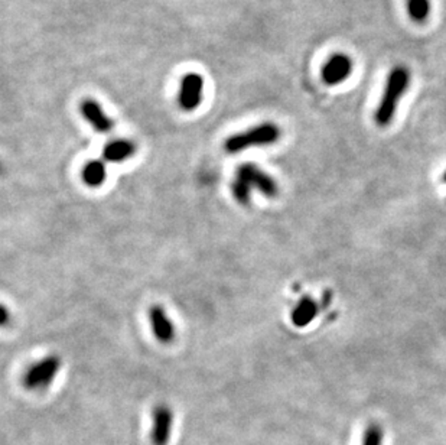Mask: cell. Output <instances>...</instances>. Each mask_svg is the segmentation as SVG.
<instances>
[{
	"label": "cell",
	"mask_w": 446,
	"mask_h": 445,
	"mask_svg": "<svg viewBox=\"0 0 446 445\" xmlns=\"http://www.w3.org/2000/svg\"><path fill=\"white\" fill-rule=\"evenodd\" d=\"M59 369L61 359L58 355H47L27 370L24 376V386L28 390H45L57 377Z\"/></svg>",
	"instance_id": "3"
},
{
	"label": "cell",
	"mask_w": 446,
	"mask_h": 445,
	"mask_svg": "<svg viewBox=\"0 0 446 445\" xmlns=\"http://www.w3.org/2000/svg\"><path fill=\"white\" fill-rule=\"evenodd\" d=\"M82 181L92 188H97L106 183L107 167L101 160H93L87 162L82 168Z\"/></svg>",
	"instance_id": "12"
},
{
	"label": "cell",
	"mask_w": 446,
	"mask_h": 445,
	"mask_svg": "<svg viewBox=\"0 0 446 445\" xmlns=\"http://www.w3.org/2000/svg\"><path fill=\"white\" fill-rule=\"evenodd\" d=\"M204 96V78L198 73H188L181 78L178 103L185 111H194L199 107Z\"/></svg>",
	"instance_id": "5"
},
{
	"label": "cell",
	"mask_w": 446,
	"mask_h": 445,
	"mask_svg": "<svg viewBox=\"0 0 446 445\" xmlns=\"http://www.w3.org/2000/svg\"><path fill=\"white\" fill-rule=\"evenodd\" d=\"M442 180H443V183H446V171L443 172V176H442Z\"/></svg>",
	"instance_id": "17"
},
{
	"label": "cell",
	"mask_w": 446,
	"mask_h": 445,
	"mask_svg": "<svg viewBox=\"0 0 446 445\" xmlns=\"http://www.w3.org/2000/svg\"><path fill=\"white\" fill-rule=\"evenodd\" d=\"M80 110H81V115L84 116V119L94 127L96 132L108 133V132H111V129L115 127L113 119H111L106 113L103 107L100 106V103L96 100L85 99L81 103Z\"/></svg>",
	"instance_id": "9"
},
{
	"label": "cell",
	"mask_w": 446,
	"mask_h": 445,
	"mask_svg": "<svg viewBox=\"0 0 446 445\" xmlns=\"http://www.w3.org/2000/svg\"><path fill=\"white\" fill-rule=\"evenodd\" d=\"M352 73V59L345 54H333L328 58L321 70L322 81L326 85L336 87L350 78Z\"/></svg>",
	"instance_id": "6"
},
{
	"label": "cell",
	"mask_w": 446,
	"mask_h": 445,
	"mask_svg": "<svg viewBox=\"0 0 446 445\" xmlns=\"http://www.w3.org/2000/svg\"><path fill=\"white\" fill-rule=\"evenodd\" d=\"M236 176L240 178V180H243V181H246L252 187V190L253 188L257 190L264 197L273 198L279 192V185L273 180V176H271L269 174L260 169L256 164H250V162L241 164L237 168Z\"/></svg>",
	"instance_id": "4"
},
{
	"label": "cell",
	"mask_w": 446,
	"mask_h": 445,
	"mask_svg": "<svg viewBox=\"0 0 446 445\" xmlns=\"http://www.w3.org/2000/svg\"><path fill=\"white\" fill-rule=\"evenodd\" d=\"M383 430L380 425L371 424L367 427L364 437H363V445H383Z\"/></svg>",
	"instance_id": "15"
},
{
	"label": "cell",
	"mask_w": 446,
	"mask_h": 445,
	"mask_svg": "<svg viewBox=\"0 0 446 445\" xmlns=\"http://www.w3.org/2000/svg\"><path fill=\"white\" fill-rule=\"evenodd\" d=\"M280 127L272 122L260 123L247 130L236 133L224 142V149L227 153H238L250 148L271 146L280 139Z\"/></svg>",
	"instance_id": "2"
},
{
	"label": "cell",
	"mask_w": 446,
	"mask_h": 445,
	"mask_svg": "<svg viewBox=\"0 0 446 445\" xmlns=\"http://www.w3.org/2000/svg\"><path fill=\"white\" fill-rule=\"evenodd\" d=\"M431 8V0H408V13L415 24H425Z\"/></svg>",
	"instance_id": "13"
},
{
	"label": "cell",
	"mask_w": 446,
	"mask_h": 445,
	"mask_svg": "<svg viewBox=\"0 0 446 445\" xmlns=\"http://www.w3.org/2000/svg\"><path fill=\"white\" fill-rule=\"evenodd\" d=\"M318 314V304L310 297H303L292 311V324L298 328H303L315 320Z\"/></svg>",
	"instance_id": "11"
},
{
	"label": "cell",
	"mask_w": 446,
	"mask_h": 445,
	"mask_svg": "<svg viewBox=\"0 0 446 445\" xmlns=\"http://www.w3.org/2000/svg\"><path fill=\"white\" fill-rule=\"evenodd\" d=\"M409 85H410V71L408 66L405 65L393 66L387 76L386 87L383 90L380 103H378L374 113V120L377 126L386 127L393 122L397 111V106L401 97L406 94Z\"/></svg>",
	"instance_id": "1"
},
{
	"label": "cell",
	"mask_w": 446,
	"mask_h": 445,
	"mask_svg": "<svg viewBox=\"0 0 446 445\" xmlns=\"http://www.w3.org/2000/svg\"><path fill=\"white\" fill-rule=\"evenodd\" d=\"M10 321H12L10 311L3 304H0V327L9 325Z\"/></svg>",
	"instance_id": "16"
},
{
	"label": "cell",
	"mask_w": 446,
	"mask_h": 445,
	"mask_svg": "<svg viewBox=\"0 0 446 445\" xmlns=\"http://www.w3.org/2000/svg\"><path fill=\"white\" fill-rule=\"evenodd\" d=\"M173 427V412L168 405H158L153 411L150 439L153 445H168Z\"/></svg>",
	"instance_id": "7"
},
{
	"label": "cell",
	"mask_w": 446,
	"mask_h": 445,
	"mask_svg": "<svg viewBox=\"0 0 446 445\" xmlns=\"http://www.w3.org/2000/svg\"><path fill=\"white\" fill-rule=\"evenodd\" d=\"M149 321L154 337L162 344H169L175 339V325L166 311L161 305H153L149 309Z\"/></svg>",
	"instance_id": "8"
},
{
	"label": "cell",
	"mask_w": 446,
	"mask_h": 445,
	"mask_svg": "<svg viewBox=\"0 0 446 445\" xmlns=\"http://www.w3.org/2000/svg\"><path fill=\"white\" fill-rule=\"evenodd\" d=\"M231 192H233L234 198L237 199L238 204H241V206L250 204L252 187L246 181H243V180H240V178L236 176V180L231 184Z\"/></svg>",
	"instance_id": "14"
},
{
	"label": "cell",
	"mask_w": 446,
	"mask_h": 445,
	"mask_svg": "<svg viewBox=\"0 0 446 445\" xmlns=\"http://www.w3.org/2000/svg\"><path fill=\"white\" fill-rule=\"evenodd\" d=\"M136 145L135 142L127 141V139H116L108 142L104 149H103V158L107 162H124L130 160L133 155L136 153Z\"/></svg>",
	"instance_id": "10"
}]
</instances>
